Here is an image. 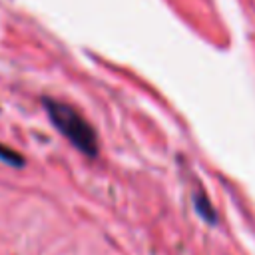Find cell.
Returning a JSON list of instances; mask_svg holds the SVG:
<instances>
[{"mask_svg":"<svg viewBox=\"0 0 255 255\" xmlns=\"http://www.w3.org/2000/svg\"><path fill=\"white\" fill-rule=\"evenodd\" d=\"M195 207H197V213H199L205 221L215 223V213H213V209H211L209 201H207L203 195H201V197H197V195H195Z\"/></svg>","mask_w":255,"mask_h":255,"instance_id":"2","label":"cell"},{"mask_svg":"<svg viewBox=\"0 0 255 255\" xmlns=\"http://www.w3.org/2000/svg\"><path fill=\"white\" fill-rule=\"evenodd\" d=\"M0 159L6 161V163H10V165H16V167H20L24 163V157L20 153H16L14 149L4 147V145H0Z\"/></svg>","mask_w":255,"mask_h":255,"instance_id":"3","label":"cell"},{"mask_svg":"<svg viewBox=\"0 0 255 255\" xmlns=\"http://www.w3.org/2000/svg\"><path fill=\"white\" fill-rule=\"evenodd\" d=\"M46 112L50 122L56 126V129L82 153L86 155H96L98 151V141L92 126L68 104H62L58 100H44Z\"/></svg>","mask_w":255,"mask_h":255,"instance_id":"1","label":"cell"}]
</instances>
